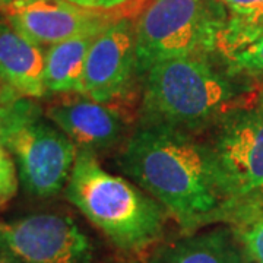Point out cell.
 Wrapping results in <instances>:
<instances>
[{
  "label": "cell",
  "instance_id": "obj_1",
  "mask_svg": "<svg viewBox=\"0 0 263 263\" xmlns=\"http://www.w3.org/2000/svg\"><path fill=\"white\" fill-rule=\"evenodd\" d=\"M119 165L183 226L199 224L233 203L212 145L189 132L141 124Z\"/></svg>",
  "mask_w": 263,
  "mask_h": 263
},
{
  "label": "cell",
  "instance_id": "obj_2",
  "mask_svg": "<svg viewBox=\"0 0 263 263\" xmlns=\"http://www.w3.org/2000/svg\"><path fill=\"white\" fill-rule=\"evenodd\" d=\"M233 73L218 69L211 54L168 59L143 75L141 124L195 132L233 110Z\"/></svg>",
  "mask_w": 263,
  "mask_h": 263
},
{
  "label": "cell",
  "instance_id": "obj_3",
  "mask_svg": "<svg viewBox=\"0 0 263 263\" xmlns=\"http://www.w3.org/2000/svg\"><path fill=\"white\" fill-rule=\"evenodd\" d=\"M66 197L120 250L142 252L162 234L164 206L127 180L105 171L91 151H78Z\"/></svg>",
  "mask_w": 263,
  "mask_h": 263
},
{
  "label": "cell",
  "instance_id": "obj_4",
  "mask_svg": "<svg viewBox=\"0 0 263 263\" xmlns=\"http://www.w3.org/2000/svg\"><path fill=\"white\" fill-rule=\"evenodd\" d=\"M227 16L221 0H151L135 22L138 75L168 59L214 54Z\"/></svg>",
  "mask_w": 263,
  "mask_h": 263
},
{
  "label": "cell",
  "instance_id": "obj_5",
  "mask_svg": "<svg viewBox=\"0 0 263 263\" xmlns=\"http://www.w3.org/2000/svg\"><path fill=\"white\" fill-rule=\"evenodd\" d=\"M3 145L15 157L19 180L34 197L57 195L69 181L79 148L43 116L12 132Z\"/></svg>",
  "mask_w": 263,
  "mask_h": 263
},
{
  "label": "cell",
  "instance_id": "obj_6",
  "mask_svg": "<svg viewBox=\"0 0 263 263\" xmlns=\"http://www.w3.org/2000/svg\"><path fill=\"white\" fill-rule=\"evenodd\" d=\"M218 123L211 145L231 202L263 190V104L230 110Z\"/></svg>",
  "mask_w": 263,
  "mask_h": 263
},
{
  "label": "cell",
  "instance_id": "obj_7",
  "mask_svg": "<svg viewBox=\"0 0 263 263\" xmlns=\"http://www.w3.org/2000/svg\"><path fill=\"white\" fill-rule=\"evenodd\" d=\"M0 245L27 263H91L92 246L73 219L34 214L0 224Z\"/></svg>",
  "mask_w": 263,
  "mask_h": 263
},
{
  "label": "cell",
  "instance_id": "obj_8",
  "mask_svg": "<svg viewBox=\"0 0 263 263\" xmlns=\"http://www.w3.org/2000/svg\"><path fill=\"white\" fill-rule=\"evenodd\" d=\"M0 10L22 35L48 47L78 35L98 34L117 18L130 15L122 9H91L69 0H13Z\"/></svg>",
  "mask_w": 263,
  "mask_h": 263
},
{
  "label": "cell",
  "instance_id": "obj_9",
  "mask_svg": "<svg viewBox=\"0 0 263 263\" xmlns=\"http://www.w3.org/2000/svg\"><path fill=\"white\" fill-rule=\"evenodd\" d=\"M136 27L123 15L97 34L85 62L82 95L111 104L130 91L138 75Z\"/></svg>",
  "mask_w": 263,
  "mask_h": 263
},
{
  "label": "cell",
  "instance_id": "obj_10",
  "mask_svg": "<svg viewBox=\"0 0 263 263\" xmlns=\"http://www.w3.org/2000/svg\"><path fill=\"white\" fill-rule=\"evenodd\" d=\"M47 117L79 149L101 152L122 141L126 132L123 113L108 103L88 97H66L48 105Z\"/></svg>",
  "mask_w": 263,
  "mask_h": 263
},
{
  "label": "cell",
  "instance_id": "obj_11",
  "mask_svg": "<svg viewBox=\"0 0 263 263\" xmlns=\"http://www.w3.org/2000/svg\"><path fill=\"white\" fill-rule=\"evenodd\" d=\"M46 53L41 46L22 35L9 22L0 21V73L19 94L41 98L44 85Z\"/></svg>",
  "mask_w": 263,
  "mask_h": 263
},
{
  "label": "cell",
  "instance_id": "obj_12",
  "mask_svg": "<svg viewBox=\"0 0 263 263\" xmlns=\"http://www.w3.org/2000/svg\"><path fill=\"white\" fill-rule=\"evenodd\" d=\"M152 263H254L245 243L235 235L216 228L190 235L160 249Z\"/></svg>",
  "mask_w": 263,
  "mask_h": 263
},
{
  "label": "cell",
  "instance_id": "obj_13",
  "mask_svg": "<svg viewBox=\"0 0 263 263\" xmlns=\"http://www.w3.org/2000/svg\"><path fill=\"white\" fill-rule=\"evenodd\" d=\"M95 35H78L48 47L44 70L47 92L82 95L85 62Z\"/></svg>",
  "mask_w": 263,
  "mask_h": 263
},
{
  "label": "cell",
  "instance_id": "obj_14",
  "mask_svg": "<svg viewBox=\"0 0 263 263\" xmlns=\"http://www.w3.org/2000/svg\"><path fill=\"white\" fill-rule=\"evenodd\" d=\"M227 9L226 27L218 51L228 59L263 35V0H221Z\"/></svg>",
  "mask_w": 263,
  "mask_h": 263
},
{
  "label": "cell",
  "instance_id": "obj_15",
  "mask_svg": "<svg viewBox=\"0 0 263 263\" xmlns=\"http://www.w3.org/2000/svg\"><path fill=\"white\" fill-rule=\"evenodd\" d=\"M40 116H43L41 107L32 100L19 98L15 103L0 107V142L3 143L12 132Z\"/></svg>",
  "mask_w": 263,
  "mask_h": 263
},
{
  "label": "cell",
  "instance_id": "obj_16",
  "mask_svg": "<svg viewBox=\"0 0 263 263\" xmlns=\"http://www.w3.org/2000/svg\"><path fill=\"white\" fill-rule=\"evenodd\" d=\"M230 73L263 75V35L230 59Z\"/></svg>",
  "mask_w": 263,
  "mask_h": 263
},
{
  "label": "cell",
  "instance_id": "obj_17",
  "mask_svg": "<svg viewBox=\"0 0 263 263\" xmlns=\"http://www.w3.org/2000/svg\"><path fill=\"white\" fill-rule=\"evenodd\" d=\"M18 192L16 167L8 148L0 142V208L5 206Z\"/></svg>",
  "mask_w": 263,
  "mask_h": 263
},
{
  "label": "cell",
  "instance_id": "obj_18",
  "mask_svg": "<svg viewBox=\"0 0 263 263\" xmlns=\"http://www.w3.org/2000/svg\"><path fill=\"white\" fill-rule=\"evenodd\" d=\"M241 240L254 263H263V219L249 227L241 235Z\"/></svg>",
  "mask_w": 263,
  "mask_h": 263
},
{
  "label": "cell",
  "instance_id": "obj_19",
  "mask_svg": "<svg viewBox=\"0 0 263 263\" xmlns=\"http://www.w3.org/2000/svg\"><path fill=\"white\" fill-rule=\"evenodd\" d=\"M85 8L101 10H117L123 9L124 6H136L141 0H70Z\"/></svg>",
  "mask_w": 263,
  "mask_h": 263
},
{
  "label": "cell",
  "instance_id": "obj_20",
  "mask_svg": "<svg viewBox=\"0 0 263 263\" xmlns=\"http://www.w3.org/2000/svg\"><path fill=\"white\" fill-rule=\"evenodd\" d=\"M19 98H22V95L19 94L18 91L5 79V76L0 73V107L15 103Z\"/></svg>",
  "mask_w": 263,
  "mask_h": 263
},
{
  "label": "cell",
  "instance_id": "obj_21",
  "mask_svg": "<svg viewBox=\"0 0 263 263\" xmlns=\"http://www.w3.org/2000/svg\"><path fill=\"white\" fill-rule=\"evenodd\" d=\"M0 263H27L25 260H22L19 256L10 252L8 247H5L3 245H0Z\"/></svg>",
  "mask_w": 263,
  "mask_h": 263
},
{
  "label": "cell",
  "instance_id": "obj_22",
  "mask_svg": "<svg viewBox=\"0 0 263 263\" xmlns=\"http://www.w3.org/2000/svg\"><path fill=\"white\" fill-rule=\"evenodd\" d=\"M13 0H0V9L2 8H5V6H8V5H10Z\"/></svg>",
  "mask_w": 263,
  "mask_h": 263
},
{
  "label": "cell",
  "instance_id": "obj_23",
  "mask_svg": "<svg viewBox=\"0 0 263 263\" xmlns=\"http://www.w3.org/2000/svg\"><path fill=\"white\" fill-rule=\"evenodd\" d=\"M69 2H70V0H69Z\"/></svg>",
  "mask_w": 263,
  "mask_h": 263
}]
</instances>
